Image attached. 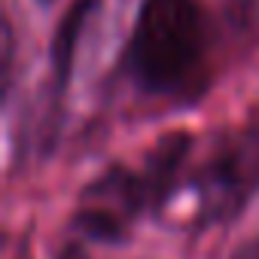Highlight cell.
Instances as JSON below:
<instances>
[{
    "instance_id": "1",
    "label": "cell",
    "mask_w": 259,
    "mask_h": 259,
    "mask_svg": "<svg viewBox=\"0 0 259 259\" xmlns=\"http://www.w3.org/2000/svg\"><path fill=\"white\" fill-rule=\"evenodd\" d=\"M125 61L147 92L192 89L204 64V28L195 0H144Z\"/></svg>"
},
{
    "instance_id": "2",
    "label": "cell",
    "mask_w": 259,
    "mask_h": 259,
    "mask_svg": "<svg viewBox=\"0 0 259 259\" xmlns=\"http://www.w3.org/2000/svg\"><path fill=\"white\" fill-rule=\"evenodd\" d=\"M198 210L204 223H226L259 192V125L220 141L198 171Z\"/></svg>"
},
{
    "instance_id": "3",
    "label": "cell",
    "mask_w": 259,
    "mask_h": 259,
    "mask_svg": "<svg viewBox=\"0 0 259 259\" xmlns=\"http://www.w3.org/2000/svg\"><path fill=\"white\" fill-rule=\"evenodd\" d=\"M144 207L147 201H144L141 177L125 168H110L82 192L76 226L98 241H122L128 235L132 220Z\"/></svg>"
},
{
    "instance_id": "4",
    "label": "cell",
    "mask_w": 259,
    "mask_h": 259,
    "mask_svg": "<svg viewBox=\"0 0 259 259\" xmlns=\"http://www.w3.org/2000/svg\"><path fill=\"white\" fill-rule=\"evenodd\" d=\"M186 153H189V138L186 135H171L150 153L144 174H138L147 207H162L165 204V198L174 189V180H177V171H180Z\"/></svg>"
},
{
    "instance_id": "5",
    "label": "cell",
    "mask_w": 259,
    "mask_h": 259,
    "mask_svg": "<svg viewBox=\"0 0 259 259\" xmlns=\"http://www.w3.org/2000/svg\"><path fill=\"white\" fill-rule=\"evenodd\" d=\"M95 7V0H76L70 7V13L64 16V22L58 25L55 31V40H52V67H55V89H64L70 70H73V52H76V40L82 34V25L89 19Z\"/></svg>"
},
{
    "instance_id": "6",
    "label": "cell",
    "mask_w": 259,
    "mask_h": 259,
    "mask_svg": "<svg viewBox=\"0 0 259 259\" xmlns=\"http://www.w3.org/2000/svg\"><path fill=\"white\" fill-rule=\"evenodd\" d=\"M235 259H259V238L250 241V244H244V247L235 253Z\"/></svg>"
}]
</instances>
